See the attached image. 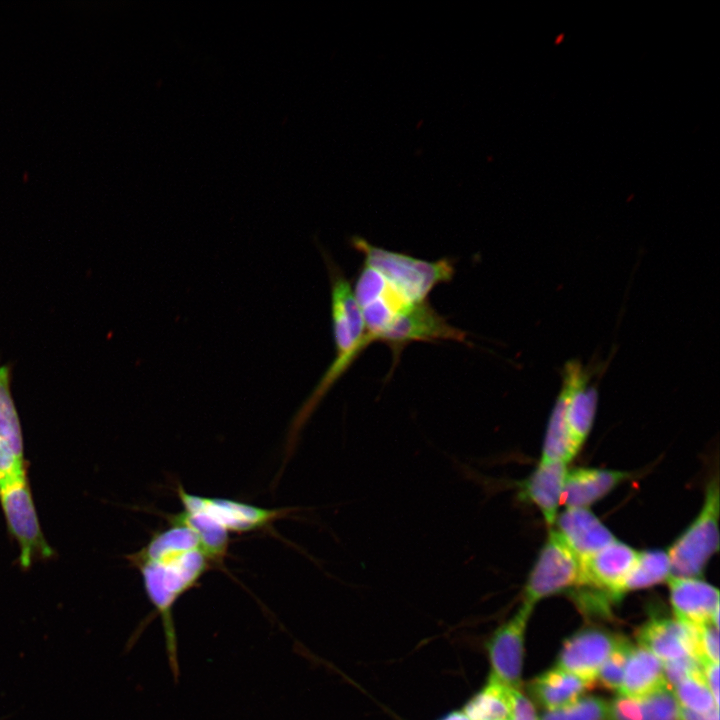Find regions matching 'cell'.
<instances>
[{
    "mask_svg": "<svg viewBox=\"0 0 720 720\" xmlns=\"http://www.w3.org/2000/svg\"><path fill=\"white\" fill-rule=\"evenodd\" d=\"M591 686L581 678L555 667L536 677L529 684V692L548 711L572 703Z\"/></svg>",
    "mask_w": 720,
    "mask_h": 720,
    "instance_id": "19",
    "label": "cell"
},
{
    "mask_svg": "<svg viewBox=\"0 0 720 720\" xmlns=\"http://www.w3.org/2000/svg\"><path fill=\"white\" fill-rule=\"evenodd\" d=\"M701 670V662L692 656H686L663 663L664 678L667 686L672 691L682 680Z\"/></svg>",
    "mask_w": 720,
    "mask_h": 720,
    "instance_id": "28",
    "label": "cell"
},
{
    "mask_svg": "<svg viewBox=\"0 0 720 720\" xmlns=\"http://www.w3.org/2000/svg\"><path fill=\"white\" fill-rule=\"evenodd\" d=\"M702 674L716 702L719 703V665L718 663H702Z\"/></svg>",
    "mask_w": 720,
    "mask_h": 720,
    "instance_id": "31",
    "label": "cell"
},
{
    "mask_svg": "<svg viewBox=\"0 0 720 720\" xmlns=\"http://www.w3.org/2000/svg\"><path fill=\"white\" fill-rule=\"evenodd\" d=\"M581 582L580 560L552 529L539 552L523 590V602L574 590Z\"/></svg>",
    "mask_w": 720,
    "mask_h": 720,
    "instance_id": "6",
    "label": "cell"
},
{
    "mask_svg": "<svg viewBox=\"0 0 720 720\" xmlns=\"http://www.w3.org/2000/svg\"><path fill=\"white\" fill-rule=\"evenodd\" d=\"M177 495L183 510L200 512L211 518L227 532L247 533L270 526L289 513L287 508H263L241 501L205 497L187 492L181 485Z\"/></svg>",
    "mask_w": 720,
    "mask_h": 720,
    "instance_id": "8",
    "label": "cell"
},
{
    "mask_svg": "<svg viewBox=\"0 0 720 720\" xmlns=\"http://www.w3.org/2000/svg\"><path fill=\"white\" fill-rule=\"evenodd\" d=\"M673 693L679 706L688 710L707 713L718 709L719 703L708 688L702 670L678 683L673 688Z\"/></svg>",
    "mask_w": 720,
    "mask_h": 720,
    "instance_id": "24",
    "label": "cell"
},
{
    "mask_svg": "<svg viewBox=\"0 0 720 720\" xmlns=\"http://www.w3.org/2000/svg\"><path fill=\"white\" fill-rule=\"evenodd\" d=\"M323 258L330 282L335 357L291 422L286 447L288 452L295 446L301 429L322 398L372 343L351 283L327 253L323 252Z\"/></svg>",
    "mask_w": 720,
    "mask_h": 720,
    "instance_id": "2",
    "label": "cell"
},
{
    "mask_svg": "<svg viewBox=\"0 0 720 720\" xmlns=\"http://www.w3.org/2000/svg\"><path fill=\"white\" fill-rule=\"evenodd\" d=\"M126 558L140 572L146 596L161 619L169 666L177 679L178 644L173 609L215 567L196 534L177 523H169V527L153 533L146 545Z\"/></svg>",
    "mask_w": 720,
    "mask_h": 720,
    "instance_id": "1",
    "label": "cell"
},
{
    "mask_svg": "<svg viewBox=\"0 0 720 720\" xmlns=\"http://www.w3.org/2000/svg\"><path fill=\"white\" fill-rule=\"evenodd\" d=\"M466 340V332L451 325L429 304L428 300L407 306L376 338V342L384 343L390 348L394 363L399 359L403 349L414 342L465 343Z\"/></svg>",
    "mask_w": 720,
    "mask_h": 720,
    "instance_id": "7",
    "label": "cell"
},
{
    "mask_svg": "<svg viewBox=\"0 0 720 720\" xmlns=\"http://www.w3.org/2000/svg\"><path fill=\"white\" fill-rule=\"evenodd\" d=\"M0 505L8 532L19 546L21 568L55 555L41 529L27 475L0 487Z\"/></svg>",
    "mask_w": 720,
    "mask_h": 720,
    "instance_id": "5",
    "label": "cell"
},
{
    "mask_svg": "<svg viewBox=\"0 0 720 720\" xmlns=\"http://www.w3.org/2000/svg\"><path fill=\"white\" fill-rule=\"evenodd\" d=\"M167 519L169 523L181 524L191 529L214 567L223 565L229 547V532L200 512L182 510L168 515Z\"/></svg>",
    "mask_w": 720,
    "mask_h": 720,
    "instance_id": "21",
    "label": "cell"
},
{
    "mask_svg": "<svg viewBox=\"0 0 720 720\" xmlns=\"http://www.w3.org/2000/svg\"><path fill=\"white\" fill-rule=\"evenodd\" d=\"M558 397L570 436L580 449L591 431L598 403V391L590 382L591 373L577 360L568 361L562 372Z\"/></svg>",
    "mask_w": 720,
    "mask_h": 720,
    "instance_id": "10",
    "label": "cell"
},
{
    "mask_svg": "<svg viewBox=\"0 0 720 720\" xmlns=\"http://www.w3.org/2000/svg\"><path fill=\"white\" fill-rule=\"evenodd\" d=\"M513 689L489 674L485 684L464 704L470 720H510Z\"/></svg>",
    "mask_w": 720,
    "mask_h": 720,
    "instance_id": "20",
    "label": "cell"
},
{
    "mask_svg": "<svg viewBox=\"0 0 720 720\" xmlns=\"http://www.w3.org/2000/svg\"><path fill=\"white\" fill-rule=\"evenodd\" d=\"M351 245L363 255V263L377 270L411 303L427 300L436 286L451 281L455 273L448 258L427 261L375 246L359 236L351 239Z\"/></svg>",
    "mask_w": 720,
    "mask_h": 720,
    "instance_id": "3",
    "label": "cell"
},
{
    "mask_svg": "<svg viewBox=\"0 0 720 720\" xmlns=\"http://www.w3.org/2000/svg\"><path fill=\"white\" fill-rule=\"evenodd\" d=\"M608 703L596 696L580 697L572 703L543 713L539 720H607Z\"/></svg>",
    "mask_w": 720,
    "mask_h": 720,
    "instance_id": "25",
    "label": "cell"
},
{
    "mask_svg": "<svg viewBox=\"0 0 720 720\" xmlns=\"http://www.w3.org/2000/svg\"><path fill=\"white\" fill-rule=\"evenodd\" d=\"M637 551L614 540L596 553L580 560V586L590 587L611 595L615 600L623 596V583L632 569Z\"/></svg>",
    "mask_w": 720,
    "mask_h": 720,
    "instance_id": "12",
    "label": "cell"
},
{
    "mask_svg": "<svg viewBox=\"0 0 720 720\" xmlns=\"http://www.w3.org/2000/svg\"><path fill=\"white\" fill-rule=\"evenodd\" d=\"M12 371V363L0 365V442L24 455L21 422L11 390Z\"/></svg>",
    "mask_w": 720,
    "mask_h": 720,
    "instance_id": "23",
    "label": "cell"
},
{
    "mask_svg": "<svg viewBox=\"0 0 720 720\" xmlns=\"http://www.w3.org/2000/svg\"><path fill=\"white\" fill-rule=\"evenodd\" d=\"M629 477L627 472L598 468H576L568 471L562 504L566 508H587Z\"/></svg>",
    "mask_w": 720,
    "mask_h": 720,
    "instance_id": "17",
    "label": "cell"
},
{
    "mask_svg": "<svg viewBox=\"0 0 720 720\" xmlns=\"http://www.w3.org/2000/svg\"><path fill=\"white\" fill-rule=\"evenodd\" d=\"M698 651L701 664L719 663L718 626L713 623L698 626Z\"/></svg>",
    "mask_w": 720,
    "mask_h": 720,
    "instance_id": "29",
    "label": "cell"
},
{
    "mask_svg": "<svg viewBox=\"0 0 720 720\" xmlns=\"http://www.w3.org/2000/svg\"><path fill=\"white\" fill-rule=\"evenodd\" d=\"M671 577V562L667 551L660 549L637 553L636 561L623 583V593L651 587Z\"/></svg>",
    "mask_w": 720,
    "mask_h": 720,
    "instance_id": "22",
    "label": "cell"
},
{
    "mask_svg": "<svg viewBox=\"0 0 720 720\" xmlns=\"http://www.w3.org/2000/svg\"><path fill=\"white\" fill-rule=\"evenodd\" d=\"M567 472L564 462L540 461L528 478L520 483V500L534 504L550 526L558 516Z\"/></svg>",
    "mask_w": 720,
    "mask_h": 720,
    "instance_id": "16",
    "label": "cell"
},
{
    "mask_svg": "<svg viewBox=\"0 0 720 720\" xmlns=\"http://www.w3.org/2000/svg\"><path fill=\"white\" fill-rule=\"evenodd\" d=\"M679 720H719L718 709L707 713H699L679 707Z\"/></svg>",
    "mask_w": 720,
    "mask_h": 720,
    "instance_id": "32",
    "label": "cell"
},
{
    "mask_svg": "<svg viewBox=\"0 0 720 720\" xmlns=\"http://www.w3.org/2000/svg\"><path fill=\"white\" fill-rule=\"evenodd\" d=\"M663 687H668L663 662L646 648L632 646L619 689L620 695L641 698Z\"/></svg>",
    "mask_w": 720,
    "mask_h": 720,
    "instance_id": "18",
    "label": "cell"
},
{
    "mask_svg": "<svg viewBox=\"0 0 720 720\" xmlns=\"http://www.w3.org/2000/svg\"><path fill=\"white\" fill-rule=\"evenodd\" d=\"M631 648L632 645L627 640L619 639L599 669L596 680H599L601 686L619 691Z\"/></svg>",
    "mask_w": 720,
    "mask_h": 720,
    "instance_id": "26",
    "label": "cell"
},
{
    "mask_svg": "<svg viewBox=\"0 0 720 720\" xmlns=\"http://www.w3.org/2000/svg\"><path fill=\"white\" fill-rule=\"evenodd\" d=\"M555 530L582 560L615 540L602 521L587 508H566L556 518Z\"/></svg>",
    "mask_w": 720,
    "mask_h": 720,
    "instance_id": "15",
    "label": "cell"
},
{
    "mask_svg": "<svg viewBox=\"0 0 720 720\" xmlns=\"http://www.w3.org/2000/svg\"><path fill=\"white\" fill-rule=\"evenodd\" d=\"M619 639L600 628L580 630L563 643L556 667L592 685Z\"/></svg>",
    "mask_w": 720,
    "mask_h": 720,
    "instance_id": "11",
    "label": "cell"
},
{
    "mask_svg": "<svg viewBox=\"0 0 720 720\" xmlns=\"http://www.w3.org/2000/svg\"><path fill=\"white\" fill-rule=\"evenodd\" d=\"M439 720H470L462 710L451 711Z\"/></svg>",
    "mask_w": 720,
    "mask_h": 720,
    "instance_id": "33",
    "label": "cell"
},
{
    "mask_svg": "<svg viewBox=\"0 0 720 720\" xmlns=\"http://www.w3.org/2000/svg\"><path fill=\"white\" fill-rule=\"evenodd\" d=\"M640 646L652 652L663 663L692 656L699 661L698 626L677 618L652 617L637 634Z\"/></svg>",
    "mask_w": 720,
    "mask_h": 720,
    "instance_id": "13",
    "label": "cell"
},
{
    "mask_svg": "<svg viewBox=\"0 0 720 720\" xmlns=\"http://www.w3.org/2000/svg\"><path fill=\"white\" fill-rule=\"evenodd\" d=\"M534 605L523 602L516 613L499 626L485 644L490 674L507 686L519 689L524 659V640Z\"/></svg>",
    "mask_w": 720,
    "mask_h": 720,
    "instance_id": "9",
    "label": "cell"
},
{
    "mask_svg": "<svg viewBox=\"0 0 720 720\" xmlns=\"http://www.w3.org/2000/svg\"><path fill=\"white\" fill-rule=\"evenodd\" d=\"M670 602L675 618L694 626L713 623L718 626L719 591L696 577L668 579Z\"/></svg>",
    "mask_w": 720,
    "mask_h": 720,
    "instance_id": "14",
    "label": "cell"
},
{
    "mask_svg": "<svg viewBox=\"0 0 720 720\" xmlns=\"http://www.w3.org/2000/svg\"><path fill=\"white\" fill-rule=\"evenodd\" d=\"M646 720H679V704L673 691L663 687L641 697Z\"/></svg>",
    "mask_w": 720,
    "mask_h": 720,
    "instance_id": "27",
    "label": "cell"
},
{
    "mask_svg": "<svg viewBox=\"0 0 720 720\" xmlns=\"http://www.w3.org/2000/svg\"><path fill=\"white\" fill-rule=\"evenodd\" d=\"M719 486L717 479L707 487L704 505L688 528L671 545L668 555L671 576L699 578L719 549Z\"/></svg>",
    "mask_w": 720,
    "mask_h": 720,
    "instance_id": "4",
    "label": "cell"
},
{
    "mask_svg": "<svg viewBox=\"0 0 720 720\" xmlns=\"http://www.w3.org/2000/svg\"><path fill=\"white\" fill-rule=\"evenodd\" d=\"M510 720H539L533 702L519 689H513Z\"/></svg>",
    "mask_w": 720,
    "mask_h": 720,
    "instance_id": "30",
    "label": "cell"
}]
</instances>
